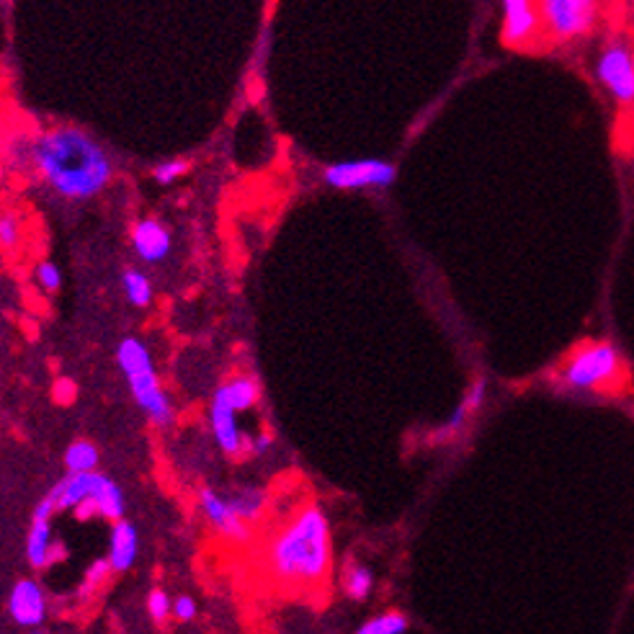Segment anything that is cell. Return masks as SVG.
I'll list each match as a JSON object with an SVG mask.
<instances>
[{
  "label": "cell",
  "instance_id": "31",
  "mask_svg": "<svg viewBox=\"0 0 634 634\" xmlns=\"http://www.w3.org/2000/svg\"><path fill=\"white\" fill-rule=\"evenodd\" d=\"M73 395H75L73 382H68V379H65V382H60V385H57V400H60V403H70V397Z\"/></svg>",
  "mask_w": 634,
  "mask_h": 634
},
{
  "label": "cell",
  "instance_id": "16",
  "mask_svg": "<svg viewBox=\"0 0 634 634\" xmlns=\"http://www.w3.org/2000/svg\"><path fill=\"white\" fill-rule=\"evenodd\" d=\"M217 392L238 413H245V410L256 408L258 400H261V382L256 377H250V374H238V377L227 379L225 385L217 387Z\"/></svg>",
  "mask_w": 634,
  "mask_h": 634
},
{
  "label": "cell",
  "instance_id": "7",
  "mask_svg": "<svg viewBox=\"0 0 634 634\" xmlns=\"http://www.w3.org/2000/svg\"><path fill=\"white\" fill-rule=\"evenodd\" d=\"M596 80L619 106L634 104V49L622 39L606 44L596 57Z\"/></svg>",
  "mask_w": 634,
  "mask_h": 634
},
{
  "label": "cell",
  "instance_id": "21",
  "mask_svg": "<svg viewBox=\"0 0 634 634\" xmlns=\"http://www.w3.org/2000/svg\"><path fill=\"white\" fill-rule=\"evenodd\" d=\"M408 616L400 611H387V614L372 616L359 627V634H403L408 632Z\"/></svg>",
  "mask_w": 634,
  "mask_h": 634
},
{
  "label": "cell",
  "instance_id": "26",
  "mask_svg": "<svg viewBox=\"0 0 634 634\" xmlns=\"http://www.w3.org/2000/svg\"><path fill=\"white\" fill-rule=\"evenodd\" d=\"M171 606H173V598L168 596L165 591H160V588H155V591L147 593V601H145V609H147V616L153 619L155 624H165L168 622V616H171Z\"/></svg>",
  "mask_w": 634,
  "mask_h": 634
},
{
  "label": "cell",
  "instance_id": "18",
  "mask_svg": "<svg viewBox=\"0 0 634 634\" xmlns=\"http://www.w3.org/2000/svg\"><path fill=\"white\" fill-rule=\"evenodd\" d=\"M374 591V575L366 565L356 560L346 562V570H343V593H346L351 601H366Z\"/></svg>",
  "mask_w": 634,
  "mask_h": 634
},
{
  "label": "cell",
  "instance_id": "27",
  "mask_svg": "<svg viewBox=\"0 0 634 634\" xmlns=\"http://www.w3.org/2000/svg\"><path fill=\"white\" fill-rule=\"evenodd\" d=\"M34 276H37V284L47 294H55L57 289L62 287V274H60V269H57V266L52 261H39L37 263V271H34Z\"/></svg>",
  "mask_w": 634,
  "mask_h": 634
},
{
  "label": "cell",
  "instance_id": "15",
  "mask_svg": "<svg viewBox=\"0 0 634 634\" xmlns=\"http://www.w3.org/2000/svg\"><path fill=\"white\" fill-rule=\"evenodd\" d=\"M137 552H140V534H137L135 524H129L127 519L114 521L109 534L111 573H127L129 567L135 565Z\"/></svg>",
  "mask_w": 634,
  "mask_h": 634
},
{
  "label": "cell",
  "instance_id": "5",
  "mask_svg": "<svg viewBox=\"0 0 634 634\" xmlns=\"http://www.w3.org/2000/svg\"><path fill=\"white\" fill-rule=\"evenodd\" d=\"M560 382L573 392H609L624 382L622 351L609 341L575 348L562 364Z\"/></svg>",
  "mask_w": 634,
  "mask_h": 634
},
{
  "label": "cell",
  "instance_id": "23",
  "mask_svg": "<svg viewBox=\"0 0 634 634\" xmlns=\"http://www.w3.org/2000/svg\"><path fill=\"white\" fill-rule=\"evenodd\" d=\"M472 415H475V410H472L470 405H467V400L462 397V403H459L457 408L452 410V415L446 418V423L439 428V431H436V436H433V439L444 441V439H452V436H457V433H462L464 428H467V423H470Z\"/></svg>",
  "mask_w": 634,
  "mask_h": 634
},
{
  "label": "cell",
  "instance_id": "1",
  "mask_svg": "<svg viewBox=\"0 0 634 634\" xmlns=\"http://www.w3.org/2000/svg\"><path fill=\"white\" fill-rule=\"evenodd\" d=\"M29 171L65 202H88L109 189L114 160L91 132L57 124L26 140Z\"/></svg>",
  "mask_w": 634,
  "mask_h": 634
},
{
  "label": "cell",
  "instance_id": "3",
  "mask_svg": "<svg viewBox=\"0 0 634 634\" xmlns=\"http://www.w3.org/2000/svg\"><path fill=\"white\" fill-rule=\"evenodd\" d=\"M55 500L57 513L73 511L80 521L104 519L119 521L124 519V493L109 475H101L98 470L88 472H68L49 490Z\"/></svg>",
  "mask_w": 634,
  "mask_h": 634
},
{
  "label": "cell",
  "instance_id": "20",
  "mask_svg": "<svg viewBox=\"0 0 634 634\" xmlns=\"http://www.w3.org/2000/svg\"><path fill=\"white\" fill-rule=\"evenodd\" d=\"M98 462H101V452H98V446L88 439H75L73 444L65 449V470L68 472L96 470Z\"/></svg>",
  "mask_w": 634,
  "mask_h": 634
},
{
  "label": "cell",
  "instance_id": "11",
  "mask_svg": "<svg viewBox=\"0 0 634 634\" xmlns=\"http://www.w3.org/2000/svg\"><path fill=\"white\" fill-rule=\"evenodd\" d=\"M199 508L207 524L230 544H248L253 539V526L240 519L235 508H232L227 493H220L214 488H204L199 493Z\"/></svg>",
  "mask_w": 634,
  "mask_h": 634
},
{
  "label": "cell",
  "instance_id": "4",
  "mask_svg": "<svg viewBox=\"0 0 634 634\" xmlns=\"http://www.w3.org/2000/svg\"><path fill=\"white\" fill-rule=\"evenodd\" d=\"M116 361H119V369H122L124 379H127L129 392L135 397V403L150 418V423H155V426H171L173 405L168 400V395H165L163 385H160L158 369H155L150 348L140 338L129 336L116 348Z\"/></svg>",
  "mask_w": 634,
  "mask_h": 634
},
{
  "label": "cell",
  "instance_id": "24",
  "mask_svg": "<svg viewBox=\"0 0 634 634\" xmlns=\"http://www.w3.org/2000/svg\"><path fill=\"white\" fill-rule=\"evenodd\" d=\"M109 575H111L109 557H101V560L93 562V565L86 570V575H83V586H80V598H83V601H86V598H91L93 593L98 591V588L106 586V580H109Z\"/></svg>",
  "mask_w": 634,
  "mask_h": 634
},
{
  "label": "cell",
  "instance_id": "19",
  "mask_svg": "<svg viewBox=\"0 0 634 634\" xmlns=\"http://www.w3.org/2000/svg\"><path fill=\"white\" fill-rule=\"evenodd\" d=\"M122 292L132 307L153 305V281L140 269H127L122 274Z\"/></svg>",
  "mask_w": 634,
  "mask_h": 634
},
{
  "label": "cell",
  "instance_id": "2",
  "mask_svg": "<svg viewBox=\"0 0 634 634\" xmlns=\"http://www.w3.org/2000/svg\"><path fill=\"white\" fill-rule=\"evenodd\" d=\"M263 567L276 586L287 591H312L325 586L333 570L328 513L317 503L299 506L266 542Z\"/></svg>",
  "mask_w": 634,
  "mask_h": 634
},
{
  "label": "cell",
  "instance_id": "32",
  "mask_svg": "<svg viewBox=\"0 0 634 634\" xmlns=\"http://www.w3.org/2000/svg\"><path fill=\"white\" fill-rule=\"evenodd\" d=\"M3 173H6V160H3V155H0V178H3Z\"/></svg>",
  "mask_w": 634,
  "mask_h": 634
},
{
  "label": "cell",
  "instance_id": "29",
  "mask_svg": "<svg viewBox=\"0 0 634 634\" xmlns=\"http://www.w3.org/2000/svg\"><path fill=\"white\" fill-rule=\"evenodd\" d=\"M464 400H467V405L477 413V410L485 405V400H488V379L477 377L475 382L467 387V392H464Z\"/></svg>",
  "mask_w": 634,
  "mask_h": 634
},
{
  "label": "cell",
  "instance_id": "17",
  "mask_svg": "<svg viewBox=\"0 0 634 634\" xmlns=\"http://www.w3.org/2000/svg\"><path fill=\"white\" fill-rule=\"evenodd\" d=\"M227 498H230L232 508H235L240 519L253 526V529H256V524H261L263 513L269 508V493L261 488H253V485L232 490V493H227Z\"/></svg>",
  "mask_w": 634,
  "mask_h": 634
},
{
  "label": "cell",
  "instance_id": "28",
  "mask_svg": "<svg viewBox=\"0 0 634 634\" xmlns=\"http://www.w3.org/2000/svg\"><path fill=\"white\" fill-rule=\"evenodd\" d=\"M196 614H199V606L191 596H178L173 598V606H171V616L176 622H194Z\"/></svg>",
  "mask_w": 634,
  "mask_h": 634
},
{
  "label": "cell",
  "instance_id": "14",
  "mask_svg": "<svg viewBox=\"0 0 634 634\" xmlns=\"http://www.w3.org/2000/svg\"><path fill=\"white\" fill-rule=\"evenodd\" d=\"M129 243L137 253L142 263H163L171 256L173 238L171 230L155 217H145V220L135 222L132 232H129Z\"/></svg>",
  "mask_w": 634,
  "mask_h": 634
},
{
  "label": "cell",
  "instance_id": "25",
  "mask_svg": "<svg viewBox=\"0 0 634 634\" xmlns=\"http://www.w3.org/2000/svg\"><path fill=\"white\" fill-rule=\"evenodd\" d=\"M191 163L189 160H181V158H173V160H163L153 168V181L160 183V186H171L176 183L178 178H183L189 173Z\"/></svg>",
  "mask_w": 634,
  "mask_h": 634
},
{
  "label": "cell",
  "instance_id": "30",
  "mask_svg": "<svg viewBox=\"0 0 634 634\" xmlns=\"http://www.w3.org/2000/svg\"><path fill=\"white\" fill-rule=\"evenodd\" d=\"M274 446V436L271 433H258V436H248V452L245 457H263Z\"/></svg>",
  "mask_w": 634,
  "mask_h": 634
},
{
  "label": "cell",
  "instance_id": "10",
  "mask_svg": "<svg viewBox=\"0 0 634 634\" xmlns=\"http://www.w3.org/2000/svg\"><path fill=\"white\" fill-rule=\"evenodd\" d=\"M503 24H500V39L513 49H526L537 42L542 34V19H539L537 0H498Z\"/></svg>",
  "mask_w": 634,
  "mask_h": 634
},
{
  "label": "cell",
  "instance_id": "13",
  "mask_svg": "<svg viewBox=\"0 0 634 634\" xmlns=\"http://www.w3.org/2000/svg\"><path fill=\"white\" fill-rule=\"evenodd\" d=\"M8 614L19 627H42L47 619V593L37 580H16L8 596Z\"/></svg>",
  "mask_w": 634,
  "mask_h": 634
},
{
  "label": "cell",
  "instance_id": "22",
  "mask_svg": "<svg viewBox=\"0 0 634 634\" xmlns=\"http://www.w3.org/2000/svg\"><path fill=\"white\" fill-rule=\"evenodd\" d=\"M24 240V217L13 209H0V248L16 250Z\"/></svg>",
  "mask_w": 634,
  "mask_h": 634
},
{
  "label": "cell",
  "instance_id": "6",
  "mask_svg": "<svg viewBox=\"0 0 634 634\" xmlns=\"http://www.w3.org/2000/svg\"><path fill=\"white\" fill-rule=\"evenodd\" d=\"M542 31L567 44L588 37L598 21V0H537Z\"/></svg>",
  "mask_w": 634,
  "mask_h": 634
},
{
  "label": "cell",
  "instance_id": "12",
  "mask_svg": "<svg viewBox=\"0 0 634 634\" xmlns=\"http://www.w3.org/2000/svg\"><path fill=\"white\" fill-rule=\"evenodd\" d=\"M209 426H212L214 441H217L222 454H227L232 459L245 457V452H248V436L238 426V410L232 408L217 390H214L212 405H209Z\"/></svg>",
  "mask_w": 634,
  "mask_h": 634
},
{
  "label": "cell",
  "instance_id": "8",
  "mask_svg": "<svg viewBox=\"0 0 634 634\" xmlns=\"http://www.w3.org/2000/svg\"><path fill=\"white\" fill-rule=\"evenodd\" d=\"M397 178V168L387 160L364 158L343 160L328 165L323 171V181L330 189L338 191H364V189H390Z\"/></svg>",
  "mask_w": 634,
  "mask_h": 634
},
{
  "label": "cell",
  "instance_id": "9",
  "mask_svg": "<svg viewBox=\"0 0 634 634\" xmlns=\"http://www.w3.org/2000/svg\"><path fill=\"white\" fill-rule=\"evenodd\" d=\"M57 513L55 500L52 495H44L42 500L34 508V516H31L29 534H26V560L34 570H44L49 567L57 557H62L60 544L52 537V516Z\"/></svg>",
  "mask_w": 634,
  "mask_h": 634
}]
</instances>
